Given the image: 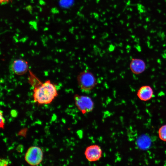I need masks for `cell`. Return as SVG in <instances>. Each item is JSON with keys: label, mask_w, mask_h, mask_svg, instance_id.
Segmentation results:
<instances>
[{"label": "cell", "mask_w": 166, "mask_h": 166, "mask_svg": "<svg viewBox=\"0 0 166 166\" xmlns=\"http://www.w3.org/2000/svg\"><path fill=\"white\" fill-rule=\"evenodd\" d=\"M29 71V81L33 87L34 101L39 105L50 103L58 95L55 85L49 80L42 82L31 71Z\"/></svg>", "instance_id": "6da1fadb"}, {"label": "cell", "mask_w": 166, "mask_h": 166, "mask_svg": "<svg viewBox=\"0 0 166 166\" xmlns=\"http://www.w3.org/2000/svg\"><path fill=\"white\" fill-rule=\"evenodd\" d=\"M77 81L81 90L86 93L91 92L97 84V81L93 74L87 70L81 72L78 74Z\"/></svg>", "instance_id": "7a4b0ae2"}, {"label": "cell", "mask_w": 166, "mask_h": 166, "mask_svg": "<svg viewBox=\"0 0 166 166\" xmlns=\"http://www.w3.org/2000/svg\"><path fill=\"white\" fill-rule=\"evenodd\" d=\"M43 156V152L40 148L32 146L28 148L26 152L25 159L30 165L36 166L42 162Z\"/></svg>", "instance_id": "3957f363"}, {"label": "cell", "mask_w": 166, "mask_h": 166, "mask_svg": "<svg viewBox=\"0 0 166 166\" xmlns=\"http://www.w3.org/2000/svg\"><path fill=\"white\" fill-rule=\"evenodd\" d=\"M74 98L76 106L83 113L89 112L93 109L94 104L90 97L76 94Z\"/></svg>", "instance_id": "277c9868"}, {"label": "cell", "mask_w": 166, "mask_h": 166, "mask_svg": "<svg viewBox=\"0 0 166 166\" xmlns=\"http://www.w3.org/2000/svg\"><path fill=\"white\" fill-rule=\"evenodd\" d=\"M28 64L26 61L22 59H17L12 61L10 65L11 73L18 75H23L28 70Z\"/></svg>", "instance_id": "5b68a950"}, {"label": "cell", "mask_w": 166, "mask_h": 166, "mask_svg": "<svg viewBox=\"0 0 166 166\" xmlns=\"http://www.w3.org/2000/svg\"><path fill=\"white\" fill-rule=\"evenodd\" d=\"M102 151L100 147L97 145H93L87 147L85 154L86 158L89 161H95L101 157Z\"/></svg>", "instance_id": "8992f818"}, {"label": "cell", "mask_w": 166, "mask_h": 166, "mask_svg": "<svg viewBox=\"0 0 166 166\" xmlns=\"http://www.w3.org/2000/svg\"><path fill=\"white\" fill-rule=\"evenodd\" d=\"M129 67L132 73L136 74H139L145 71L146 65L145 62L142 59L133 58L130 61Z\"/></svg>", "instance_id": "52a82bcc"}, {"label": "cell", "mask_w": 166, "mask_h": 166, "mask_svg": "<svg viewBox=\"0 0 166 166\" xmlns=\"http://www.w3.org/2000/svg\"><path fill=\"white\" fill-rule=\"evenodd\" d=\"M153 90L150 86L144 85L140 88L137 91L136 95L140 100L147 101L153 97Z\"/></svg>", "instance_id": "ba28073f"}, {"label": "cell", "mask_w": 166, "mask_h": 166, "mask_svg": "<svg viewBox=\"0 0 166 166\" xmlns=\"http://www.w3.org/2000/svg\"><path fill=\"white\" fill-rule=\"evenodd\" d=\"M158 134L160 139L166 142V124L161 126L158 131Z\"/></svg>", "instance_id": "9c48e42d"}, {"label": "cell", "mask_w": 166, "mask_h": 166, "mask_svg": "<svg viewBox=\"0 0 166 166\" xmlns=\"http://www.w3.org/2000/svg\"><path fill=\"white\" fill-rule=\"evenodd\" d=\"M72 2V0H61V4L62 6H67L71 4Z\"/></svg>", "instance_id": "30bf717a"}, {"label": "cell", "mask_w": 166, "mask_h": 166, "mask_svg": "<svg viewBox=\"0 0 166 166\" xmlns=\"http://www.w3.org/2000/svg\"><path fill=\"white\" fill-rule=\"evenodd\" d=\"M0 166H6L9 164V160L8 159H0Z\"/></svg>", "instance_id": "8fae6325"}, {"label": "cell", "mask_w": 166, "mask_h": 166, "mask_svg": "<svg viewBox=\"0 0 166 166\" xmlns=\"http://www.w3.org/2000/svg\"><path fill=\"white\" fill-rule=\"evenodd\" d=\"M0 127L1 128H4V119L3 118L2 113V111H1L0 112Z\"/></svg>", "instance_id": "7c38bea8"}, {"label": "cell", "mask_w": 166, "mask_h": 166, "mask_svg": "<svg viewBox=\"0 0 166 166\" xmlns=\"http://www.w3.org/2000/svg\"><path fill=\"white\" fill-rule=\"evenodd\" d=\"M17 151L19 152H22L23 150V147L22 144L19 145L16 149Z\"/></svg>", "instance_id": "4fadbf2b"}, {"label": "cell", "mask_w": 166, "mask_h": 166, "mask_svg": "<svg viewBox=\"0 0 166 166\" xmlns=\"http://www.w3.org/2000/svg\"><path fill=\"white\" fill-rule=\"evenodd\" d=\"M10 114L12 117H14L17 116L18 113L15 110L13 109L10 112Z\"/></svg>", "instance_id": "5bb4252c"}, {"label": "cell", "mask_w": 166, "mask_h": 166, "mask_svg": "<svg viewBox=\"0 0 166 166\" xmlns=\"http://www.w3.org/2000/svg\"><path fill=\"white\" fill-rule=\"evenodd\" d=\"M10 0H0V2L1 4L3 3L6 2H8Z\"/></svg>", "instance_id": "9a60e30c"}]
</instances>
